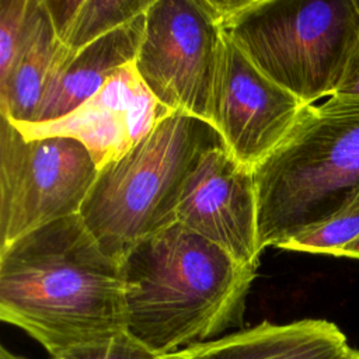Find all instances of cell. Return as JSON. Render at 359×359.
<instances>
[{
  "instance_id": "13",
  "label": "cell",
  "mask_w": 359,
  "mask_h": 359,
  "mask_svg": "<svg viewBox=\"0 0 359 359\" xmlns=\"http://www.w3.org/2000/svg\"><path fill=\"white\" fill-rule=\"evenodd\" d=\"M57 39L43 0H29L21 41L8 77L0 86V115L32 122L53 62Z\"/></svg>"
},
{
  "instance_id": "10",
  "label": "cell",
  "mask_w": 359,
  "mask_h": 359,
  "mask_svg": "<svg viewBox=\"0 0 359 359\" xmlns=\"http://www.w3.org/2000/svg\"><path fill=\"white\" fill-rule=\"evenodd\" d=\"M171 114L149 91L133 62L116 70L69 115L42 123H11L27 140L49 136L79 140L101 170L121 158Z\"/></svg>"
},
{
  "instance_id": "15",
  "label": "cell",
  "mask_w": 359,
  "mask_h": 359,
  "mask_svg": "<svg viewBox=\"0 0 359 359\" xmlns=\"http://www.w3.org/2000/svg\"><path fill=\"white\" fill-rule=\"evenodd\" d=\"M359 237V194L323 222L280 243L276 248L338 255Z\"/></svg>"
},
{
  "instance_id": "11",
  "label": "cell",
  "mask_w": 359,
  "mask_h": 359,
  "mask_svg": "<svg viewBox=\"0 0 359 359\" xmlns=\"http://www.w3.org/2000/svg\"><path fill=\"white\" fill-rule=\"evenodd\" d=\"M147 11V10H146ZM146 13L65 57L53 56L42 98L32 122L69 115L121 67L133 63L144 32Z\"/></svg>"
},
{
  "instance_id": "7",
  "label": "cell",
  "mask_w": 359,
  "mask_h": 359,
  "mask_svg": "<svg viewBox=\"0 0 359 359\" xmlns=\"http://www.w3.org/2000/svg\"><path fill=\"white\" fill-rule=\"evenodd\" d=\"M222 35L209 0H151L136 72L167 109L210 123Z\"/></svg>"
},
{
  "instance_id": "3",
  "label": "cell",
  "mask_w": 359,
  "mask_h": 359,
  "mask_svg": "<svg viewBox=\"0 0 359 359\" xmlns=\"http://www.w3.org/2000/svg\"><path fill=\"white\" fill-rule=\"evenodd\" d=\"M254 181L261 251L338 212L359 194V101L306 105Z\"/></svg>"
},
{
  "instance_id": "4",
  "label": "cell",
  "mask_w": 359,
  "mask_h": 359,
  "mask_svg": "<svg viewBox=\"0 0 359 359\" xmlns=\"http://www.w3.org/2000/svg\"><path fill=\"white\" fill-rule=\"evenodd\" d=\"M222 32L304 105L337 91L359 45V0H209Z\"/></svg>"
},
{
  "instance_id": "17",
  "label": "cell",
  "mask_w": 359,
  "mask_h": 359,
  "mask_svg": "<svg viewBox=\"0 0 359 359\" xmlns=\"http://www.w3.org/2000/svg\"><path fill=\"white\" fill-rule=\"evenodd\" d=\"M49 359H156V356L125 334L107 344L74 349L63 356Z\"/></svg>"
},
{
  "instance_id": "8",
  "label": "cell",
  "mask_w": 359,
  "mask_h": 359,
  "mask_svg": "<svg viewBox=\"0 0 359 359\" xmlns=\"http://www.w3.org/2000/svg\"><path fill=\"white\" fill-rule=\"evenodd\" d=\"M304 107L222 35L210 125L233 157L252 168L262 163L283 142Z\"/></svg>"
},
{
  "instance_id": "9",
  "label": "cell",
  "mask_w": 359,
  "mask_h": 359,
  "mask_svg": "<svg viewBox=\"0 0 359 359\" xmlns=\"http://www.w3.org/2000/svg\"><path fill=\"white\" fill-rule=\"evenodd\" d=\"M177 222L215 243L236 261L258 266V203L254 168L226 149L206 150L182 188Z\"/></svg>"
},
{
  "instance_id": "20",
  "label": "cell",
  "mask_w": 359,
  "mask_h": 359,
  "mask_svg": "<svg viewBox=\"0 0 359 359\" xmlns=\"http://www.w3.org/2000/svg\"><path fill=\"white\" fill-rule=\"evenodd\" d=\"M0 359H27L24 356H20L17 353H13L11 351H8L6 346L0 348Z\"/></svg>"
},
{
  "instance_id": "14",
  "label": "cell",
  "mask_w": 359,
  "mask_h": 359,
  "mask_svg": "<svg viewBox=\"0 0 359 359\" xmlns=\"http://www.w3.org/2000/svg\"><path fill=\"white\" fill-rule=\"evenodd\" d=\"M57 39L55 56L76 53L144 14L151 0H43Z\"/></svg>"
},
{
  "instance_id": "5",
  "label": "cell",
  "mask_w": 359,
  "mask_h": 359,
  "mask_svg": "<svg viewBox=\"0 0 359 359\" xmlns=\"http://www.w3.org/2000/svg\"><path fill=\"white\" fill-rule=\"evenodd\" d=\"M224 146L206 121L174 112L116 161L98 170L79 215L109 257L177 223L187 177L201 156Z\"/></svg>"
},
{
  "instance_id": "18",
  "label": "cell",
  "mask_w": 359,
  "mask_h": 359,
  "mask_svg": "<svg viewBox=\"0 0 359 359\" xmlns=\"http://www.w3.org/2000/svg\"><path fill=\"white\" fill-rule=\"evenodd\" d=\"M331 97L342 101H359V45L349 59L337 91Z\"/></svg>"
},
{
  "instance_id": "6",
  "label": "cell",
  "mask_w": 359,
  "mask_h": 359,
  "mask_svg": "<svg viewBox=\"0 0 359 359\" xmlns=\"http://www.w3.org/2000/svg\"><path fill=\"white\" fill-rule=\"evenodd\" d=\"M97 174L91 154L79 140H27L1 116L0 248L50 222L77 215Z\"/></svg>"
},
{
  "instance_id": "12",
  "label": "cell",
  "mask_w": 359,
  "mask_h": 359,
  "mask_svg": "<svg viewBox=\"0 0 359 359\" xmlns=\"http://www.w3.org/2000/svg\"><path fill=\"white\" fill-rule=\"evenodd\" d=\"M351 351L334 323L304 318L287 324L262 321L156 359H346Z\"/></svg>"
},
{
  "instance_id": "16",
  "label": "cell",
  "mask_w": 359,
  "mask_h": 359,
  "mask_svg": "<svg viewBox=\"0 0 359 359\" xmlns=\"http://www.w3.org/2000/svg\"><path fill=\"white\" fill-rule=\"evenodd\" d=\"M29 0H0V86L6 83L14 62Z\"/></svg>"
},
{
  "instance_id": "1",
  "label": "cell",
  "mask_w": 359,
  "mask_h": 359,
  "mask_svg": "<svg viewBox=\"0 0 359 359\" xmlns=\"http://www.w3.org/2000/svg\"><path fill=\"white\" fill-rule=\"evenodd\" d=\"M0 320L50 358L125 335L121 262L79 213L50 222L0 248Z\"/></svg>"
},
{
  "instance_id": "19",
  "label": "cell",
  "mask_w": 359,
  "mask_h": 359,
  "mask_svg": "<svg viewBox=\"0 0 359 359\" xmlns=\"http://www.w3.org/2000/svg\"><path fill=\"white\" fill-rule=\"evenodd\" d=\"M337 257H348V258L359 259V237L355 241L349 243L345 248H342Z\"/></svg>"
},
{
  "instance_id": "2",
  "label": "cell",
  "mask_w": 359,
  "mask_h": 359,
  "mask_svg": "<svg viewBox=\"0 0 359 359\" xmlns=\"http://www.w3.org/2000/svg\"><path fill=\"white\" fill-rule=\"evenodd\" d=\"M121 268L126 334L154 356L241 327L257 273L178 222L137 243Z\"/></svg>"
},
{
  "instance_id": "21",
  "label": "cell",
  "mask_w": 359,
  "mask_h": 359,
  "mask_svg": "<svg viewBox=\"0 0 359 359\" xmlns=\"http://www.w3.org/2000/svg\"><path fill=\"white\" fill-rule=\"evenodd\" d=\"M346 359H359V349H352Z\"/></svg>"
}]
</instances>
